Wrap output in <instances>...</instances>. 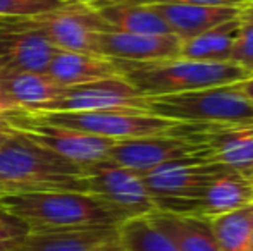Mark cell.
Here are the masks:
<instances>
[{
    "label": "cell",
    "instance_id": "obj_1",
    "mask_svg": "<svg viewBox=\"0 0 253 251\" xmlns=\"http://www.w3.org/2000/svg\"><path fill=\"white\" fill-rule=\"evenodd\" d=\"M7 129L9 136L0 144V196L50 191L84 193L83 165L31 143L12 127Z\"/></svg>",
    "mask_w": 253,
    "mask_h": 251
},
{
    "label": "cell",
    "instance_id": "obj_2",
    "mask_svg": "<svg viewBox=\"0 0 253 251\" xmlns=\"http://www.w3.org/2000/svg\"><path fill=\"white\" fill-rule=\"evenodd\" d=\"M0 207L19 217L30 232L117 227L123 218L97 196L76 191H50L0 196Z\"/></svg>",
    "mask_w": 253,
    "mask_h": 251
},
{
    "label": "cell",
    "instance_id": "obj_3",
    "mask_svg": "<svg viewBox=\"0 0 253 251\" xmlns=\"http://www.w3.org/2000/svg\"><path fill=\"white\" fill-rule=\"evenodd\" d=\"M116 62L124 77L145 97H162L226 86L250 79L253 76L234 62H200L181 57L153 62Z\"/></svg>",
    "mask_w": 253,
    "mask_h": 251
},
{
    "label": "cell",
    "instance_id": "obj_4",
    "mask_svg": "<svg viewBox=\"0 0 253 251\" xmlns=\"http://www.w3.org/2000/svg\"><path fill=\"white\" fill-rule=\"evenodd\" d=\"M227 171L233 169L188 157L167 162L140 176L157 210L193 215L210 184Z\"/></svg>",
    "mask_w": 253,
    "mask_h": 251
},
{
    "label": "cell",
    "instance_id": "obj_5",
    "mask_svg": "<svg viewBox=\"0 0 253 251\" xmlns=\"http://www.w3.org/2000/svg\"><path fill=\"white\" fill-rule=\"evenodd\" d=\"M148 112L174 122L253 121V105L238 84L177 95L148 97Z\"/></svg>",
    "mask_w": 253,
    "mask_h": 251
},
{
    "label": "cell",
    "instance_id": "obj_6",
    "mask_svg": "<svg viewBox=\"0 0 253 251\" xmlns=\"http://www.w3.org/2000/svg\"><path fill=\"white\" fill-rule=\"evenodd\" d=\"M9 30L37 31L62 52L100 55L98 33L110 31L97 9L80 0L52 12L35 17H21L10 24Z\"/></svg>",
    "mask_w": 253,
    "mask_h": 251
},
{
    "label": "cell",
    "instance_id": "obj_7",
    "mask_svg": "<svg viewBox=\"0 0 253 251\" xmlns=\"http://www.w3.org/2000/svg\"><path fill=\"white\" fill-rule=\"evenodd\" d=\"M170 134L197 148V157L247 176L253 167V121L177 122Z\"/></svg>",
    "mask_w": 253,
    "mask_h": 251
},
{
    "label": "cell",
    "instance_id": "obj_8",
    "mask_svg": "<svg viewBox=\"0 0 253 251\" xmlns=\"http://www.w3.org/2000/svg\"><path fill=\"white\" fill-rule=\"evenodd\" d=\"M55 126L69 127L81 133L109 138L116 141L138 140L170 131L177 122L141 110L112 112H26Z\"/></svg>",
    "mask_w": 253,
    "mask_h": 251
},
{
    "label": "cell",
    "instance_id": "obj_9",
    "mask_svg": "<svg viewBox=\"0 0 253 251\" xmlns=\"http://www.w3.org/2000/svg\"><path fill=\"white\" fill-rule=\"evenodd\" d=\"M3 121L31 143L80 165L107 160L110 148L117 143L116 140H109V138L50 124L26 112H14V114L3 115Z\"/></svg>",
    "mask_w": 253,
    "mask_h": 251
},
{
    "label": "cell",
    "instance_id": "obj_10",
    "mask_svg": "<svg viewBox=\"0 0 253 251\" xmlns=\"http://www.w3.org/2000/svg\"><path fill=\"white\" fill-rule=\"evenodd\" d=\"M84 193L97 196L124 220L157 210L141 176L110 160L83 165Z\"/></svg>",
    "mask_w": 253,
    "mask_h": 251
},
{
    "label": "cell",
    "instance_id": "obj_11",
    "mask_svg": "<svg viewBox=\"0 0 253 251\" xmlns=\"http://www.w3.org/2000/svg\"><path fill=\"white\" fill-rule=\"evenodd\" d=\"M148 112V97L138 91L126 77L95 81L71 86L62 97L50 100L30 112Z\"/></svg>",
    "mask_w": 253,
    "mask_h": 251
},
{
    "label": "cell",
    "instance_id": "obj_12",
    "mask_svg": "<svg viewBox=\"0 0 253 251\" xmlns=\"http://www.w3.org/2000/svg\"><path fill=\"white\" fill-rule=\"evenodd\" d=\"M188 157H197V148L167 131L155 136L117 141L110 148L107 160L145 174L162 164Z\"/></svg>",
    "mask_w": 253,
    "mask_h": 251
},
{
    "label": "cell",
    "instance_id": "obj_13",
    "mask_svg": "<svg viewBox=\"0 0 253 251\" xmlns=\"http://www.w3.org/2000/svg\"><path fill=\"white\" fill-rule=\"evenodd\" d=\"M57 48L37 31H0V77L12 74H47Z\"/></svg>",
    "mask_w": 253,
    "mask_h": 251
},
{
    "label": "cell",
    "instance_id": "obj_14",
    "mask_svg": "<svg viewBox=\"0 0 253 251\" xmlns=\"http://www.w3.org/2000/svg\"><path fill=\"white\" fill-rule=\"evenodd\" d=\"M100 55L123 62H153L177 59L181 40L176 35H131L117 31L98 33Z\"/></svg>",
    "mask_w": 253,
    "mask_h": 251
},
{
    "label": "cell",
    "instance_id": "obj_15",
    "mask_svg": "<svg viewBox=\"0 0 253 251\" xmlns=\"http://www.w3.org/2000/svg\"><path fill=\"white\" fill-rule=\"evenodd\" d=\"M14 251H121L117 227L30 232Z\"/></svg>",
    "mask_w": 253,
    "mask_h": 251
},
{
    "label": "cell",
    "instance_id": "obj_16",
    "mask_svg": "<svg viewBox=\"0 0 253 251\" xmlns=\"http://www.w3.org/2000/svg\"><path fill=\"white\" fill-rule=\"evenodd\" d=\"M164 19L170 33L181 41L191 40L212 28L238 17L240 7L188 5V3H147Z\"/></svg>",
    "mask_w": 253,
    "mask_h": 251
},
{
    "label": "cell",
    "instance_id": "obj_17",
    "mask_svg": "<svg viewBox=\"0 0 253 251\" xmlns=\"http://www.w3.org/2000/svg\"><path fill=\"white\" fill-rule=\"evenodd\" d=\"M47 74L66 88L112 79V77H124L121 67L112 59H107L103 55L74 54L62 50L57 52L55 57L52 59Z\"/></svg>",
    "mask_w": 253,
    "mask_h": 251
},
{
    "label": "cell",
    "instance_id": "obj_18",
    "mask_svg": "<svg viewBox=\"0 0 253 251\" xmlns=\"http://www.w3.org/2000/svg\"><path fill=\"white\" fill-rule=\"evenodd\" d=\"M179 251H220L210 229L209 218L155 210L147 215Z\"/></svg>",
    "mask_w": 253,
    "mask_h": 251
},
{
    "label": "cell",
    "instance_id": "obj_19",
    "mask_svg": "<svg viewBox=\"0 0 253 251\" xmlns=\"http://www.w3.org/2000/svg\"><path fill=\"white\" fill-rule=\"evenodd\" d=\"M253 203V182L236 171H227L210 184L195 210V217L213 218Z\"/></svg>",
    "mask_w": 253,
    "mask_h": 251
},
{
    "label": "cell",
    "instance_id": "obj_20",
    "mask_svg": "<svg viewBox=\"0 0 253 251\" xmlns=\"http://www.w3.org/2000/svg\"><path fill=\"white\" fill-rule=\"evenodd\" d=\"M98 14L109 24L110 31H117V33L172 35L162 17L147 3L121 0L98 9Z\"/></svg>",
    "mask_w": 253,
    "mask_h": 251
},
{
    "label": "cell",
    "instance_id": "obj_21",
    "mask_svg": "<svg viewBox=\"0 0 253 251\" xmlns=\"http://www.w3.org/2000/svg\"><path fill=\"white\" fill-rule=\"evenodd\" d=\"M238 35L240 19L234 17L191 40L181 41L179 57L200 62H231Z\"/></svg>",
    "mask_w": 253,
    "mask_h": 251
},
{
    "label": "cell",
    "instance_id": "obj_22",
    "mask_svg": "<svg viewBox=\"0 0 253 251\" xmlns=\"http://www.w3.org/2000/svg\"><path fill=\"white\" fill-rule=\"evenodd\" d=\"M0 86L9 98L21 108V112H30L50 100L62 97L67 88L59 84L48 74L23 72L0 77Z\"/></svg>",
    "mask_w": 253,
    "mask_h": 251
},
{
    "label": "cell",
    "instance_id": "obj_23",
    "mask_svg": "<svg viewBox=\"0 0 253 251\" xmlns=\"http://www.w3.org/2000/svg\"><path fill=\"white\" fill-rule=\"evenodd\" d=\"M209 222L220 251H247L253 231V203Z\"/></svg>",
    "mask_w": 253,
    "mask_h": 251
},
{
    "label": "cell",
    "instance_id": "obj_24",
    "mask_svg": "<svg viewBox=\"0 0 253 251\" xmlns=\"http://www.w3.org/2000/svg\"><path fill=\"white\" fill-rule=\"evenodd\" d=\"M117 236L121 251H179L147 215L121 222L117 225Z\"/></svg>",
    "mask_w": 253,
    "mask_h": 251
},
{
    "label": "cell",
    "instance_id": "obj_25",
    "mask_svg": "<svg viewBox=\"0 0 253 251\" xmlns=\"http://www.w3.org/2000/svg\"><path fill=\"white\" fill-rule=\"evenodd\" d=\"M240 35L234 45L231 62L238 64L253 74V0L240 7Z\"/></svg>",
    "mask_w": 253,
    "mask_h": 251
},
{
    "label": "cell",
    "instance_id": "obj_26",
    "mask_svg": "<svg viewBox=\"0 0 253 251\" xmlns=\"http://www.w3.org/2000/svg\"><path fill=\"white\" fill-rule=\"evenodd\" d=\"M74 0H0L2 17H35L69 5Z\"/></svg>",
    "mask_w": 253,
    "mask_h": 251
},
{
    "label": "cell",
    "instance_id": "obj_27",
    "mask_svg": "<svg viewBox=\"0 0 253 251\" xmlns=\"http://www.w3.org/2000/svg\"><path fill=\"white\" fill-rule=\"evenodd\" d=\"M30 227L19 217L0 207V251H14L24 243Z\"/></svg>",
    "mask_w": 253,
    "mask_h": 251
},
{
    "label": "cell",
    "instance_id": "obj_28",
    "mask_svg": "<svg viewBox=\"0 0 253 251\" xmlns=\"http://www.w3.org/2000/svg\"><path fill=\"white\" fill-rule=\"evenodd\" d=\"M136 3H188V5H210V7H241L248 0H129Z\"/></svg>",
    "mask_w": 253,
    "mask_h": 251
},
{
    "label": "cell",
    "instance_id": "obj_29",
    "mask_svg": "<svg viewBox=\"0 0 253 251\" xmlns=\"http://www.w3.org/2000/svg\"><path fill=\"white\" fill-rule=\"evenodd\" d=\"M14 112H21V108L14 104L12 100L9 98V95L3 91V88L0 86V115H9V114H14Z\"/></svg>",
    "mask_w": 253,
    "mask_h": 251
},
{
    "label": "cell",
    "instance_id": "obj_30",
    "mask_svg": "<svg viewBox=\"0 0 253 251\" xmlns=\"http://www.w3.org/2000/svg\"><path fill=\"white\" fill-rule=\"evenodd\" d=\"M236 84H238V88H240L241 93H243V97L253 105V76L250 79L240 81V83H236Z\"/></svg>",
    "mask_w": 253,
    "mask_h": 251
},
{
    "label": "cell",
    "instance_id": "obj_31",
    "mask_svg": "<svg viewBox=\"0 0 253 251\" xmlns=\"http://www.w3.org/2000/svg\"><path fill=\"white\" fill-rule=\"evenodd\" d=\"M80 2H84L88 5H91L93 9H102L105 5H110V3H116V2H121V0H80Z\"/></svg>",
    "mask_w": 253,
    "mask_h": 251
},
{
    "label": "cell",
    "instance_id": "obj_32",
    "mask_svg": "<svg viewBox=\"0 0 253 251\" xmlns=\"http://www.w3.org/2000/svg\"><path fill=\"white\" fill-rule=\"evenodd\" d=\"M16 19H19V17H2V16H0V31H2V30H9L10 24H12Z\"/></svg>",
    "mask_w": 253,
    "mask_h": 251
},
{
    "label": "cell",
    "instance_id": "obj_33",
    "mask_svg": "<svg viewBox=\"0 0 253 251\" xmlns=\"http://www.w3.org/2000/svg\"><path fill=\"white\" fill-rule=\"evenodd\" d=\"M7 136H9V129H7V124H5V121H3V124L0 126V144L7 140Z\"/></svg>",
    "mask_w": 253,
    "mask_h": 251
},
{
    "label": "cell",
    "instance_id": "obj_34",
    "mask_svg": "<svg viewBox=\"0 0 253 251\" xmlns=\"http://www.w3.org/2000/svg\"><path fill=\"white\" fill-rule=\"evenodd\" d=\"M247 251H253V231H252V238H250V243H248V250Z\"/></svg>",
    "mask_w": 253,
    "mask_h": 251
},
{
    "label": "cell",
    "instance_id": "obj_35",
    "mask_svg": "<svg viewBox=\"0 0 253 251\" xmlns=\"http://www.w3.org/2000/svg\"><path fill=\"white\" fill-rule=\"evenodd\" d=\"M247 178H248V179H250V181L253 182V167L250 169V172H248V174H247Z\"/></svg>",
    "mask_w": 253,
    "mask_h": 251
},
{
    "label": "cell",
    "instance_id": "obj_36",
    "mask_svg": "<svg viewBox=\"0 0 253 251\" xmlns=\"http://www.w3.org/2000/svg\"><path fill=\"white\" fill-rule=\"evenodd\" d=\"M2 124H3V117L0 115V126H2Z\"/></svg>",
    "mask_w": 253,
    "mask_h": 251
}]
</instances>
